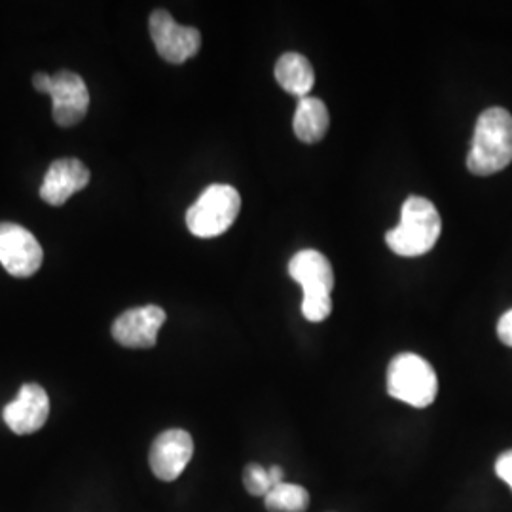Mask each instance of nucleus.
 <instances>
[{"label": "nucleus", "instance_id": "4468645a", "mask_svg": "<svg viewBox=\"0 0 512 512\" xmlns=\"http://www.w3.org/2000/svg\"><path fill=\"white\" fill-rule=\"evenodd\" d=\"M274 74L275 80L285 92L296 95L300 99L311 92L315 82V73H313L310 59L296 52L281 55L279 61L275 63Z\"/></svg>", "mask_w": 512, "mask_h": 512}, {"label": "nucleus", "instance_id": "6ab92c4d", "mask_svg": "<svg viewBox=\"0 0 512 512\" xmlns=\"http://www.w3.org/2000/svg\"><path fill=\"white\" fill-rule=\"evenodd\" d=\"M268 476H270V482H272V488L275 486H279V484H283L285 482V473H283V469L279 467V465H272L270 469H268Z\"/></svg>", "mask_w": 512, "mask_h": 512}, {"label": "nucleus", "instance_id": "2eb2a0df", "mask_svg": "<svg viewBox=\"0 0 512 512\" xmlns=\"http://www.w3.org/2000/svg\"><path fill=\"white\" fill-rule=\"evenodd\" d=\"M264 505L270 512H306L310 507V494L298 484L283 482L264 497Z\"/></svg>", "mask_w": 512, "mask_h": 512}, {"label": "nucleus", "instance_id": "9d476101", "mask_svg": "<svg viewBox=\"0 0 512 512\" xmlns=\"http://www.w3.org/2000/svg\"><path fill=\"white\" fill-rule=\"evenodd\" d=\"M194 456V440L183 429H169L152 442L148 463L156 478L173 482L183 475Z\"/></svg>", "mask_w": 512, "mask_h": 512}, {"label": "nucleus", "instance_id": "423d86ee", "mask_svg": "<svg viewBox=\"0 0 512 512\" xmlns=\"http://www.w3.org/2000/svg\"><path fill=\"white\" fill-rule=\"evenodd\" d=\"M33 86L48 93L54 105V120L61 128H73L84 120L90 109V92L80 74L59 71L55 74L37 73Z\"/></svg>", "mask_w": 512, "mask_h": 512}, {"label": "nucleus", "instance_id": "6e6552de", "mask_svg": "<svg viewBox=\"0 0 512 512\" xmlns=\"http://www.w3.org/2000/svg\"><path fill=\"white\" fill-rule=\"evenodd\" d=\"M44 260L38 239L23 226L0 222V264L14 277L37 274Z\"/></svg>", "mask_w": 512, "mask_h": 512}, {"label": "nucleus", "instance_id": "ddd939ff", "mask_svg": "<svg viewBox=\"0 0 512 512\" xmlns=\"http://www.w3.org/2000/svg\"><path fill=\"white\" fill-rule=\"evenodd\" d=\"M330 118L327 105L319 97L306 95L298 101L294 112L293 128L302 143H319L329 129Z\"/></svg>", "mask_w": 512, "mask_h": 512}, {"label": "nucleus", "instance_id": "1a4fd4ad", "mask_svg": "<svg viewBox=\"0 0 512 512\" xmlns=\"http://www.w3.org/2000/svg\"><path fill=\"white\" fill-rule=\"evenodd\" d=\"M165 319L167 315L160 306L131 308L112 323V338L124 348H154Z\"/></svg>", "mask_w": 512, "mask_h": 512}, {"label": "nucleus", "instance_id": "39448f33", "mask_svg": "<svg viewBox=\"0 0 512 512\" xmlns=\"http://www.w3.org/2000/svg\"><path fill=\"white\" fill-rule=\"evenodd\" d=\"M241 211V196L230 184H211L186 213V226L196 238H217L230 230Z\"/></svg>", "mask_w": 512, "mask_h": 512}, {"label": "nucleus", "instance_id": "f3484780", "mask_svg": "<svg viewBox=\"0 0 512 512\" xmlns=\"http://www.w3.org/2000/svg\"><path fill=\"white\" fill-rule=\"evenodd\" d=\"M495 473L497 476L507 482L512 490V450H507L505 454H501L495 461Z\"/></svg>", "mask_w": 512, "mask_h": 512}, {"label": "nucleus", "instance_id": "a211bd4d", "mask_svg": "<svg viewBox=\"0 0 512 512\" xmlns=\"http://www.w3.org/2000/svg\"><path fill=\"white\" fill-rule=\"evenodd\" d=\"M497 336L499 340L512 348V310L507 311L501 315L499 323H497Z\"/></svg>", "mask_w": 512, "mask_h": 512}, {"label": "nucleus", "instance_id": "20e7f679", "mask_svg": "<svg viewBox=\"0 0 512 512\" xmlns=\"http://www.w3.org/2000/svg\"><path fill=\"white\" fill-rule=\"evenodd\" d=\"M387 393L414 408H427L439 393L437 372L420 355L401 353L387 368Z\"/></svg>", "mask_w": 512, "mask_h": 512}, {"label": "nucleus", "instance_id": "f8f14e48", "mask_svg": "<svg viewBox=\"0 0 512 512\" xmlns=\"http://www.w3.org/2000/svg\"><path fill=\"white\" fill-rule=\"evenodd\" d=\"M92 173L76 158L55 160L46 171L44 183L40 186V198L54 207L67 202L76 192L90 184Z\"/></svg>", "mask_w": 512, "mask_h": 512}, {"label": "nucleus", "instance_id": "9b49d317", "mask_svg": "<svg viewBox=\"0 0 512 512\" xmlns=\"http://www.w3.org/2000/svg\"><path fill=\"white\" fill-rule=\"evenodd\" d=\"M50 416V397L44 387L38 384H25L19 395L6 404L2 418L16 435H31L42 429Z\"/></svg>", "mask_w": 512, "mask_h": 512}, {"label": "nucleus", "instance_id": "f03ea898", "mask_svg": "<svg viewBox=\"0 0 512 512\" xmlns=\"http://www.w3.org/2000/svg\"><path fill=\"white\" fill-rule=\"evenodd\" d=\"M442 220L439 211L427 198L410 196L403 205L401 222L385 234L387 247L399 256L429 253L439 241Z\"/></svg>", "mask_w": 512, "mask_h": 512}, {"label": "nucleus", "instance_id": "7ed1b4c3", "mask_svg": "<svg viewBox=\"0 0 512 512\" xmlns=\"http://www.w3.org/2000/svg\"><path fill=\"white\" fill-rule=\"evenodd\" d=\"M289 274L304 289L302 315L311 323L325 321L332 311L330 293L334 289L329 258L313 249L300 251L289 262Z\"/></svg>", "mask_w": 512, "mask_h": 512}, {"label": "nucleus", "instance_id": "dca6fc26", "mask_svg": "<svg viewBox=\"0 0 512 512\" xmlns=\"http://www.w3.org/2000/svg\"><path fill=\"white\" fill-rule=\"evenodd\" d=\"M243 486L245 490L255 497H266L272 490V482L268 476V469L258 463H249L243 471Z\"/></svg>", "mask_w": 512, "mask_h": 512}, {"label": "nucleus", "instance_id": "f257e3e1", "mask_svg": "<svg viewBox=\"0 0 512 512\" xmlns=\"http://www.w3.org/2000/svg\"><path fill=\"white\" fill-rule=\"evenodd\" d=\"M512 162V114L494 107L478 116L467 167L473 175L488 177Z\"/></svg>", "mask_w": 512, "mask_h": 512}, {"label": "nucleus", "instance_id": "0eeeda50", "mask_svg": "<svg viewBox=\"0 0 512 512\" xmlns=\"http://www.w3.org/2000/svg\"><path fill=\"white\" fill-rule=\"evenodd\" d=\"M148 29L158 54L162 55V59L167 63L181 65L198 54L202 48L200 31L177 23L165 10L152 12L148 19Z\"/></svg>", "mask_w": 512, "mask_h": 512}]
</instances>
